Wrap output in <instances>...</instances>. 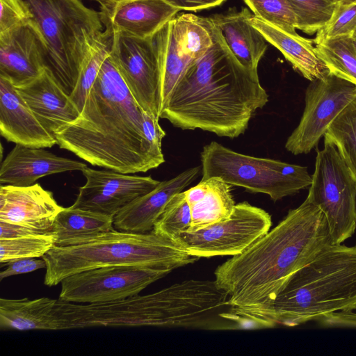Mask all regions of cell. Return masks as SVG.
Instances as JSON below:
<instances>
[{
    "instance_id": "cell-1",
    "label": "cell",
    "mask_w": 356,
    "mask_h": 356,
    "mask_svg": "<svg viewBox=\"0 0 356 356\" xmlns=\"http://www.w3.org/2000/svg\"><path fill=\"white\" fill-rule=\"evenodd\" d=\"M332 244L326 218L307 198L277 226L214 272L229 295L225 318L236 329L264 328L275 299L293 275Z\"/></svg>"
},
{
    "instance_id": "cell-2",
    "label": "cell",
    "mask_w": 356,
    "mask_h": 356,
    "mask_svg": "<svg viewBox=\"0 0 356 356\" xmlns=\"http://www.w3.org/2000/svg\"><path fill=\"white\" fill-rule=\"evenodd\" d=\"M144 111L111 57L104 59L79 118L55 134L57 145L95 166L125 174L165 162L144 133Z\"/></svg>"
},
{
    "instance_id": "cell-3",
    "label": "cell",
    "mask_w": 356,
    "mask_h": 356,
    "mask_svg": "<svg viewBox=\"0 0 356 356\" xmlns=\"http://www.w3.org/2000/svg\"><path fill=\"white\" fill-rule=\"evenodd\" d=\"M213 34V45L184 71L159 118L181 129H200L234 138L244 133L268 95L257 71L236 59L214 24Z\"/></svg>"
},
{
    "instance_id": "cell-4",
    "label": "cell",
    "mask_w": 356,
    "mask_h": 356,
    "mask_svg": "<svg viewBox=\"0 0 356 356\" xmlns=\"http://www.w3.org/2000/svg\"><path fill=\"white\" fill-rule=\"evenodd\" d=\"M356 304V245L330 244L290 278L275 299L264 328L295 327Z\"/></svg>"
},
{
    "instance_id": "cell-5",
    "label": "cell",
    "mask_w": 356,
    "mask_h": 356,
    "mask_svg": "<svg viewBox=\"0 0 356 356\" xmlns=\"http://www.w3.org/2000/svg\"><path fill=\"white\" fill-rule=\"evenodd\" d=\"M42 258L46 263L44 284L47 286L94 268L138 265L173 270L199 259L188 254L173 240L153 232L133 233L115 229L85 243L54 245Z\"/></svg>"
},
{
    "instance_id": "cell-6",
    "label": "cell",
    "mask_w": 356,
    "mask_h": 356,
    "mask_svg": "<svg viewBox=\"0 0 356 356\" xmlns=\"http://www.w3.org/2000/svg\"><path fill=\"white\" fill-rule=\"evenodd\" d=\"M42 44L46 67L70 96L105 28L99 12L79 0H24Z\"/></svg>"
},
{
    "instance_id": "cell-7",
    "label": "cell",
    "mask_w": 356,
    "mask_h": 356,
    "mask_svg": "<svg viewBox=\"0 0 356 356\" xmlns=\"http://www.w3.org/2000/svg\"><path fill=\"white\" fill-rule=\"evenodd\" d=\"M200 159L201 180L219 177L231 186L265 193L274 202L312 184V177L305 166L245 155L216 141L203 147Z\"/></svg>"
},
{
    "instance_id": "cell-8",
    "label": "cell",
    "mask_w": 356,
    "mask_h": 356,
    "mask_svg": "<svg viewBox=\"0 0 356 356\" xmlns=\"http://www.w3.org/2000/svg\"><path fill=\"white\" fill-rule=\"evenodd\" d=\"M307 198L323 212L332 244L339 245L356 231V179L334 145L324 140L317 152Z\"/></svg>"
},
{
    "instance_id": "cell-9",
    "label": "cell",
    "mask_w": 356,
    "mask_h": 356,
    "mask_svg": "<svg viewBox=\"0 0 356 356\" xmlns=\"http://www.w3.org/2000/svg\"><path fill=\"white\" fill-rule=\"evenodd\" d=\"M265 210L247 202L235 205L230 217L196 231H184L172 240L196 257L235 256L244 252L270 229Z\"/></svg>"
},
{
    "instance_id": "cell-10",
    "label": "cell",
    "mask_w": 356,
    "mask_h": 356,
    "mask_svg": "<svg viewBox=\"0 0 356 356\" xmlns=\"http://www.w3.org/2000/svg\"><path fill=\"white\" fill-rule=\"evenodd\" d=\"M172 270L168 268L125 265L80 272L61 281L58 299L74 303L122 300L139 294Z\"/></svg>"
},
{
    "instance_id": "cell-11",
    "label": "cell",
    "mask_w": 356,
    "mask_h": 356,
    "mask_svg": "<svg viewBox=\"0 0 356 356\" xmlns=\"http://www.w3.org/2000/svg\"><path fill=\"white\" fill-rule=\"evenodd\" d=\"M153 37L140 38L113 31L110 55L138 104L159 120L161 70Z\"/></svg>"
},
{
    "instance_id": "cell-12",
    "label": "cell",
    "mask_w": 356,
    "mask_h": 356,
    "mask_svg": "<svg viewBox=\"0 0 356 356\" xmlns=\"http://www.w3.org/2000/svg\"><path fill=\"white\" fill-rule=\"evenodd\" d=\"M355 97L356 86L329 73L311 81L306 90L302 118L287 138L285 148L294 155L309 153Z\"/></svg>"
},
{
    "instance_id": "cell-13",
    "label": "cell",
    "mask_w": 356,
    "mask_h": 356,
    "mask_svg": "<svg viewBox=\"0 0 356 356\" xmlns=\"http://www.w3.org/2000/svg\"><path fill=\"white\" fill-rule=\"evenodd\" d=\"M81 172L86 182L79 188L71 207L113 216L160 183L151 176L132 175L109 169L95 170L86 166Z\"/></svg>"
},
{
    "instance_id": "cell-14",
    "label": "cell",
    "mask_w": 356,
    "mask_h": 356,
    "mask_svg": "<svg viewBox=\"0 0 356 356\" xmlns=\"http://www.w3.org/2000/svg\"><path fill=\"white\" fill-rule=\"evenodd\" d=\"M63 209L52 193L39 184L0 187L1 221L52 232L55 219Z\"/></svg>"
},
{
    "instance_id": "cell-15",
    "label": "cell",
    "mask_w": 356,
    "mask_h": 356,
    "mask_svg": "<svg viewBox=\"0 0 356 356\" xmlns=\"http://www.w3.org/2000/svg\"><path fill=\"white\" fill-rule=\"evenodd\" d=\"M46 68L42 44L29 24L0 33V76L19 87L37 78Z\"/></svg>"
},
{
    "instance_id": "cell-16",
    "label": "cell",
    "mask_w": 356,
    "mask_h": 356,
    "mask_svg": "<svg viewBox=\"0 0 356 356\" xmlns=\"http://www.w3.org/2000/svg\"><path fill=\"white\" fill-rule=\"evenodd\" d=\"M200 168H191L170 179L160 181L154 189L129 203L114 216V228L133 233L152 232L169 200L198 177Z\"/></svg>"
},
{
    "instance_id": "cell-17",
    "label": "cell",
    "mask_w": 356,
    "mask_h": 356,
    "mask_svg": "<svg viewBox=\"0 0 356 356\" xmlns=\"http://www.w3.org/2000/svg\"><path fill=\"white\" fill-rule=\"evenodd\" d=\"M16 88L41 124L54 137L80 115L70 96L48 68L35 79Z\"/></svg>"
},
{
    "instance_id": "cell-18",
    "label": "cell",
    "mask_w": 356,
    "mask_h": 356,
    "mask_svg": "<svg viewBox=\"0 0 356 356\" xmlns=\"http://www.w3.org/2000/svg\"><path fill=\"white\" fill-rule=\"evenodd\" d=\"M179 11L163 0H123L101 5L99 13L103 24H108L113 31L149 38L175 17Z\"/></svg>"
},
{
    "instance_id": "cell-19",
    "label": "cell",
    "mask_w": 356,
    "mask_h": 356,
    "mask_svg": "<svg viewBox=\"0 0 356 356\" xmlns=\"http://www.w3.org/2000/svg\"><path fill=\"white\" fill-rule=\"evenodd\" d=\"M0 133L9 142L31 147L57 144L8 79L0 76Z\"/></svg>"
},
{
    "instance_id": "cell-20",
    "label": "cell",
    "mask_w": 356,
    "mask_h": 356,
    "mask_svg": "<svg viewBox=\"0 0 356 356\" xmlns=\"http://www.w3.org/2000/svg\"><path fill=\"white\" fill-rule=\"evenodd\" d=\"M81 161L58 156L43 148L16 144L1 162V184L30 186L38 179L67 171H81Z\"/></svg>"
},
{
    "instance_id": "cell-21",
    "label": "cell",
    "mask_w": 356,
    "mask_h": 356,
    "mask_svg": "<svg viewBox=\"0 0 356 356\" xmlns=\"http://www.w3.org/2000/svg\"><path fill=\"white\" fill-rule=\"evenodd\" d=\"M247 8L211 17L227 48L245 67L257 71L268 45L263 35L252 26Z\"/></svg>"
},
{
    "instance_id": "cell-22",
    "label": "cell",
    "mask_w": 356,
    "mask_h": 356,
    "mask_svg": "<svg viewBox=\"0 0 356 356\" xmlns=\"http://www.w3.org/2000/svg\"><path fill=\"white\" fill-rule=\"evenodd\" d=\"M250 23L275 47L305 79L310 81L328 74L324 63L318 57L312 42L297 33L284 31L270 24L255 15L250 17Z\"/></svg>"
},
{
    "instance_id": "cell-23",
    "label": "cell",
    "mask_w": 356,
    "mask_h": 356,
    "mask_svg": "<svg viewBox=\"0 0 356 356\" xmlns=\"http://www.w3.org/2000/svg\"><path fill=\"white\" fill-rule=\"evenodd\" d=\"M231 185L216 177L201 180L185 191L191 212L188 230L196 231L230 217L235 207Z\"/></svg>"
},
{
    "instance_id": "cell-24",
    "label": "cell",
    "mask_w": 356,
    "mask_h": 356,
    "mask_svg": "<svg viewBox=\"0 0 356 356\" xmlns=\"http://www.w3.org/2000/svg\"><path fill=\"white\" fill-rule=\"evenodd\" d=\"M114 216L70 207L56 216L52 227L55 245L69 246L88 242L113 229Z\"/></svg>"
},
{
    "instance_id": "cell-25",
    "label": "cell",
    "mask_w": 356,
    "mask_h": 356,
    "mask_svg": "<svg viewBox=\"0 0 356 356\" xmlns=\"http://www.w3.org/2000/svg\"><path fill=\"white\" fill-rule=\"evenodd\" d=\"M56 301L47 297L34 300L1 298L0 327L3 330H57L53 315Z\"/></svg>"
},
{
    "instance_id": "cell-26",
    "label": "cell",
    "mask_w": 356,
    "mask_h": 356,
    "mask_svg": "<svg viewBox=\"0 0 356 356\" xmlns=\"http://www.w3.org/2000/svg\"><path fill=\"white\" fill-rule=\"evenodd\" d=\"M153 38L161 70V110L175 86L193 60L183 52L179 45L175 35L173 19L165 24Z\"/></svg>"
},
{
    "instance_id": "cell-27",
    "label": "cell",
    "mask_w": 356,
    "mask_h": 356,
    "mask_svg": "<svg viewBox=\"0 0 356 356\" xmlns=\"http://www.w3.org/2000/svg\"><path fill=\"white\" fill-rule=\"evenodd\" d=\"M177 39L183 52L191 60L202 56L214 42L211 17L183 13L173 18Z\"/></svg>"
},
{
    "instance_id": "cell-28",
    "label": "cell",
    "mask_w": 356,
    "mask_h": 356,
    "mask_svg": "<svg viewBox=\"0 0 356 356\" xmlns=\"http://www.w3.org/2000/svg\"><path fill=\"white\" fill-rule=\"evenodd\" d=\"M315 44L316 53L328 73L356 86V52L351 36L327 39Z\"/></svg>"
},
{
    "instance_id": "cell-29",
    "label": "cell",
    "mask_w": 356,
    "mask_h": 356,
    "mask_svg": "<svg viewBox=\"0 0 356 356\" xmlns=\"http://www.w3.org/2000/svg\"><path fill=\"white\" fill-rule=\"evenodd\" d=\"M324 140L335 146L356 179V97L331 123Z\"/></svg>"
},
{
    "instance_id": "cell-30",
    "label": "cell",
    "mask_w": 356,
    "mask_h": 356,
    "mask_svg": "<svg viewBox=\"0 0 356 356\" xmlns=\"http://www.w3.org/2000/svg\"><path fill=\"white\" fill-rule=\"evenodd\" d=\"M104 25L105 29L92 46L91 51L81 68L76 85L70 95L72 100L80 113L104 59L111 52L113 30L108 24H104Z\"/></svg>"
},
{
    "instance_id": "cell-31",
    "label": "cell",
    "mask_w": 356,
    "mask_h": 356,
    "mask_svg": "<svg viewBox=\"0 0 356 356\" xmlns=\"http://www.w3.org/2000/svg\"><path fill=\"white\" fill-rule=\"evenodd\" d=\"M55 245L53 232L0 239V263L45 255Z\"/></svg>"
},
{
    "instance_id": "cell-32",
    "label": "cell",
    "mask_w": 356,
    "mask_h": 356,
    "mask_svg": "<svg viewBox=\"0 0 356 356\" xmlns=\"http://www.w3.org/2000/svg\"><path fill=\"white\" fill-rule=\"evenodd\" d=\"M296 17V29L312 35L325 26L338 4L332 0H287Z\"/></svg>"
},
{
    "instance_id": "cell-33",
    "label": "cell",
    "mask_w": 356,
    "mask_h": 356,
    "mask_svg": "<svg viewBox=\"0 0 356 356\" xmlns=\"http://www.w3.org/2000/svg\"><path fill=\"white\" fill-rule=\"evenodd\" d=\"M191 212L185 191L174 195L155 223L152 232L172 239L179 233L189 229Z\"/></svg>"
},
{
    "instance_id": "cell-34",
    "label": "cell",
    "mask_w": 356,
    "mask_h": 356,
    "mask_svg": "<svg viewBox=\"0 0 356 356\" xmlns=\"http://www.w3.org/2000/svg\"><path fill=\"white\" fill-rule=\"evenodd\" d=\"M254 15L290 33L296 32L294 13L287 0H244Z\"/></svg>"
},
{
    "instance_id": "cell-35",
    "label": "cell",
    "mask_w": 356,
    "mask_h": 356,
    "mask_svg": "<svg viewBox=\"0 0 356 356\" xmlns=\"http://www.w3.org/2000/svg\"><path fill=\"white\" fill-rule=\"evenodd\" d=\"M356 31V0L339 2L333 15L324 28L316 33L313 40L316 44L322 40L343 35H352Z\"/></svg>"
},
{
    "instance_id": "cell-36",
    "label": "cell",
    "mask_w": 356,
    "mask_h": 356,
    "mask_svg": "<svg viewBox=\"0 0 356 356\" xmlns=\"http://www.w3.org/2000/svg\"><path fill=\"white\" fill-rule=\"evenodd\" d=\"M0 33L27 24L32 14L24 0H0Z\"/></svg>"
},
{
    "instance_id": "cell-37",
    "label": "cell",
    "mask_w": 356,
    "mask_h": 356,
    "mask_svg": "<svg viewBox=\"0 0 356 356\" xmlns=\"http://www.w3.org/2000/svg\"><path fill=\"white\" fill-rule=\"evenodd\" d=\"M7 268L0 273V280L8 277L29 273L35 271L38 269L46 268L44 260L37 258H24L12 261L5 264Z\"/></svg>"
},
{
    "instance_id": "cell-38",
    "label": "cell",
    "mask_w": 356,
    "mask_h": 356,
    "mask_svg": "<svg viewBox=\"0 0 356 356\" xmlns=\"http://www.w3.org/2000/svg\"><path fill=\"white\" fill-rule=\"evenodd\" d=\"M316 321L325 327L356 328V304L349 309L325 315Z\"/></svg>"
},
{
    "instance_id": "cell-39",
    "label": "cell",
    "mask_w": 356,
    "mask_h": 356,
    "mask_svg": "<svg viewBox=\"0 0 356 356\" xmlns=\"http://www.w3.org/2000/svg\"><path fill=\"white\" fill-rule=\"evenodd\" d=\"M37 229L0 220V239L50 233Z\"/></svg>"
},
{
    "instance_id": "cell-40",
    "label": "cell",
    "mask_w": 356,
    "mask_h": 356,
    "mask_svg": "<svg viewBox=\"0 0 356 356\" xmlns=\"http://www.w3.org/2000/svg\"><path fill=\"white\" fill-rule=\"evenodd\" d=\"M180 10L196 11L217 6L225 0H163Z\"/></svg>"
},
{
    "instance_id": "cell-41",
    "label": "cell",
    "mask_w": 356,
    "mask_h": 356,
    "mask_svg": "<svg viewBox=\"0 0 356 356\" xmlns=\"http://www.w3.org/2000/svg\"><path fill=\"white\" fill-rule=\"evenodd\" d=\"M97 1L100 5L111 4L120 2L123 0H94Z\"/></svg>"
},
{
    "instance_id": "cell-42",
    "label": "cell",
    "mask_w": 356,
    "mask_h": 356,
    "mask_svg": "<svg viewBox=\"0 0 356 356\" xmlns=\"http://www.w3.org/2000/svg\"><path fill=\"white\" fill-rule=\"evenodd\" d=\"M353 46L356 52V31L351 35Z\"/></svg>"
},
{
    "instance_id": "cell-43",
    "label": "cell",
    "mask_w": 356,
    "mask_h": 356,
    "mask_svg": "<svg viewBox=\"0 0 356 356\" xmlns=\"http://www.w3.org/2000/svg\"><path fill=\"white\" fill-rule=\"evenodd\" d=\"M353 0H341L340 2H342V3H347V2H350Z\"/></svg>"
},
{
    "instance_id": "cell-44",
    "label": "cell",
    "mask_w": 356,
    "mask_h": 356,
    "mask_svg": "<svg viewBox=\"0 0 356 356\" xmlns=\"http://www.w3.org/2000/svg\"><path fill=\"white\" fill-rule=\"evenodd\" d=\"M332 1H334V2H337V3H338V2H340L341 0H332Z\"/></svg>"
}]
</instances>
